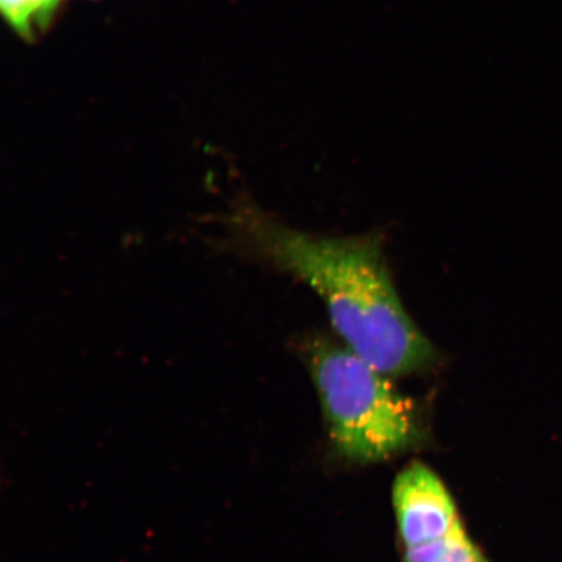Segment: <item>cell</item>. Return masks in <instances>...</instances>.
<instances>
[{"instance_id": "3", "label": "cell", "mask_w": 562, "mask_h": 562, "mask_svg": "<svg viewBox=\"0 0 562 562\" xmlns=\"http://www.w3.org/2000/svg\"><path fill=\"white\" fill-rule=\"evenodd\" d=\"M392 503L404 550L437 542L463 526L451 491L424 462L397 474Z\"/></svg>"}, {"instance_id": "6", "label": "cell", "mask_w": 562, "mask_h": 562, "mask_svg": "<svg viewBox=\"0 0 562 562\" xmlns=\"http://www.w3.org/2000/svg\"><path fill=\"white\" fill-rule=\"evenodd\" d=\"M61 2L63 0H27L35 32L44 31L50 25L54 13L59 9Z\"/></svg>"}, {"instance_id": "1", "label": "cell", "mask_w": 562, "mask_h": 562, "mask_svg": "<svg viewBox=\"0 0 562 562\" xmlns=\"http://www.w3.org/2000/svg\"><path fill=\"white\" fill-rule=\"evenodd\" d=\"M241 209L231 224L236 241L311 286L353 353L386 376L416 374L437 363V348L393 284L381 236L307 234L256 207Z\"/></svg>"}, {"instance_id": "5", "label": "cell", "mask_w": 562, "mask_h": 562, "mask_svg": "<svg viewBox=\"0 0 562 562\" xmlns=\"http://www.w3.org/2000/svg\"><path fill=\"white\" fill-rule=\"evenodd\" d=\"M7 21L25 40H33L35 30L27 0H0Z\"/></svg>"}, {"instance_id": "2", "label": "cell", "mask_w": 562, "mask_h": 562, "mask_svg": "<svg viewBox=\"0 0 562 562\" xmlns=\"http://www.w3.org/2000/svg\"><path fill=\"white\" fill-rule=\"evenodd\" d=\"M304 356L329 438L344 459L376 463L424 439L416 404L349 348L318 336L305 342Z\"/></svg>"}, {"instance_id": "4", "label": "cell", "mask_w": 562, "mask_h": 562, "mask_svg": "<svg viewBox=\"0 0 562 562\" xmlns=\"http://www.w3.org/2000/svg\"><path fill=\"white\" fill-rule=\"evenodd\" d=\"M403 562H492L468 536L465 526L459 527L437 542L404 550Z\"/></svg>"}]
</instances>
